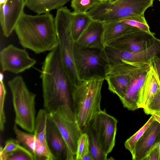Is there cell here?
Listing matches in <instances>:
<instances>
[{
  "instance_id": "33",
  "label": "cell",
  "mask_w": 160,
  "mask_h": 160,
  "mask_svg": "<svg viewBox=\"0 0 160 160\" xmlns=\"http://www.w3.org/2000/svg\"><path fill=\"white\" fill-rule=\"evenodd\" d=\"M143 111L146 114L148 115L153 113H160V89L147 108L143 109Z\"/></svg>"
},
{
  "instance_id": "6",
  "label": "cell",
  "mask_w": 160,
  "mask_h": 160,
  "mask_svg": "<svg viewBox=\"0 0 160 160\" xmlns=\"http://www.w3.org/2000/svg\"><path fill=\"white\" fill-rule=\"evenodd\" d=\"M72 12L66 7L57 9L54 22L58 44L66 72L71 87L78 85L79 79L75 65L74 49L75 42L70 28Z\"/></svg>"
},
{
  "instance_id": "37",
  "label": "cell",
  "mask_w": 160,
  "mask_h": 160,
  "mask_svg": "<svg viewBox=\"0 0 160 160\" xmlns=\"http://www.w3.org/2000/svg\"><path fill=\"white\" fill-rule=\"evenodd\" d=\"M151 115L153 117L155 120L160 124V115L156 113H152Z\"/></svg>"
},
{
  "instance_id": "2",
  "label": "cell",
  "mask_w": 160,
  "mask_h": 160,
  "mask_svg": "<svg viewBox=\"0 0 160 160\" xmlns=\"http://www.w3.org/2000/svg\"><path fill=\"white\" fill-rule=\"evenodd\" d=\"M20 44L37 54L58 45L54 18L49 13L33 15L24 12L15 30Z\"/></svg>"
},
{
  "instance_id": "30",
  "label": "cell",
  "mask_w": 160,
  "mask_h": 160,
  "mask_svg": "<svg viewBox=\"0 0 160 160\" xmlns=\"http://www.w3.org/2000/svg\"><path fill=\"white\" fill-rule=\"evenodd\" d=\"M4 76L2 72L0 73V130L2 132L4 130L6 122V118L4 107L5 97L7 93L4 82Z\"/></svg>"
},
{
  "instance_id": "7",
  "label": "cell",
  "mask_w": 160,
  "mask_h": 160,
  "mask_svg": "<svg viewBox=\"0 0 160 160\" xmlns=\"http://www.w3.org/2000/svg\"><path fill=\"white\" fill-rule=\"evenodd\" d=\"M49 113L65 142L66 160H75L78 142L83 132L71 106L67 104L60 105Z\"/></svg>"
},
{
  "instance_id": "23",
  "label": "cell",
  "mask_w": 160,
  "mask_h": 160,
  "mask_svg": "<svg viewBox=\"0 0 160 160\" xmlns=\"http://www.w3.org/2000/svg\"><path fill=\"white\" fill-rule=\"evenodd\" d=\"M92 20L86 13L72 12L70 28L71 34L75 42Z\"/></svg>"
},
{
  "instance_id": "29",
  "label": "cell",
  "mask_w": 160,
  "mask_h": 160,
  "mask_svg": "<svg viewBox=\"0 0 160 160\" xmlns=\"http://www.w3.org/2000/svg\"><path fill=\"white\" fill-rule=\"evenodd\" d=\"M90 152L88 135V133L83 132L78 142L75 160H82L83 158Z\"/></svg>"
},
{
  "instance_id": "15",
  "label": "cell",
  "mask_w": 160,
  "mask_h": 160,
  "mask_svg": "<svg viewBox=\"0 0 160 160\" xmlns=\"http://www.w3.org/2000/svg\"><path fill=\"white\" fill-rule=\"evenodd\" d=\"M155 35L153 32L137 31L124 35L108 46L126 51L138 52L147 48L153 43Z\"/></svg>"
},
{
  "instance_id": "10",
  "label": "cell",
  "mask_w": 160,
  "mask_h": 160,
  "mask_svg": "<svg viewBox=\"0 0 160 160\" xmlns=\"http://www.w3.org/2000/svg\"><path fill=\"white\" fill-rule=\"evenodd\" d=\"M91 123V129L103 152L107 156L115 145L118 120L105 110H101Z\"/></svg>"
},
{
  "instance_id": "25",
  "label": "cell",
  "mask_w": 160,
  "mask_h": 160,
  "mask_svg": "<svg viewBox=\"0 0 160 160\" xmlns=\"http://www.w3.org/2000/svg\"><path fill=\"white\" fill-rule=\"evenodd\" d=\"M155 120L154 118L152 115L142 127L125 142V147L131 153L133 160L134 159L136 147L137 142Z\"/></svg>"
},
{
  "instance_id": "26",
  "label": "cell",
  "mask_w": 160,
  "mask_h": 160,
  "mask_svg": "<svg viewBox=\"0 0 160 160\" xmlns=\"http://www.w3.org/2000/svg\"><path fill=\"white\" fill-rule=\"evenodd\" d=\"M88 134L89 140V149L94 160H106L107 156L100 148L91 128L88 129Z\"/></svg>"
},
{
  "instance_id": "24",
  "label": "cell",
  "mask_w": 160,
  "mask_h": 160,
  "mask_svg": "<svg viewBox=\"0 0 160 160\" xmlns=\"http://www.w3.org/2000/svg\"><path fill=\"white\" fill-rule=\"evenodd\" d=\"M49 113L45 109H40L36 116L33 133L39 142L48 145L46 140L47 121Z\"/></svg>"
},
{
  "instance_id": "12",
  "label": "cell",
  "mask_w": 160,
  "mask_h": 160,
  "mask_svg": "<svg viewBox=\"0 0 160 160\" xmlns=\"http://www.w3.org/2000/svg\"><path fill=\"white\" fill-rule=\"evenodd\" d=\"M150 68L148 65L134 66L124 95L120 100L123 106L128 110L134 111L139 108L141 90Z\"/></svg>"
},
{
  "instance_id": "9",
  "label": "cell",
  "mask_w": 160,
  "mask_h": 160,
  "mask_svg": "<svg viewBox=\"0 0 160 160\" xmlns=\"http://www.w3.org/2000/svg\"><path fill=\"white\" fill-rule=\"evenodd\" d=\"M102 54L106 62L110 65L126 63L137 67L145 65L150 66L151 60L154 57L160 58V39L155 38L150 47L141 51L129 52L107 46Z\"/></svg>"
},
{
  "instance_id": "39",
  "label": "cell",
  "mask_w": 160,
  "mask_h": 160,
  "mask_svg": "<svg viewBox=\"0 0 160 160\" xmlns=\"http://www.w3.org/2000/svg\"><path fill=\"white\" fill-rule=\"evenodd\" d=\"M100 2H108L109 0H98Z\"/></svg>"
},
{
  "instance_id": "35",
  "label": "cell",
  "mask_w": 160,
  "mask_h": 160,
  "mask_svg": "<svg viewBox=\"0 0 160 160\" xmlns=\"http://www.w3.org/2000/svg\"><path fill=\"white\" fill-rule=\"evenodd\" d=\"M158 145L150 152L144 160H158L159 150Z\"/></svg>"
},
{
  "instance_id": "22",
  "label": "cell",
  "mask_w": 160,
  "mask_h": 160,
  "mask_svg": "<svg viewBox=\"0 0 160 160\" xmlns=\"http://www.w3.org/2000/svg\"><path fill=\"white\" fill-rule=\"evenodd\" d=\"M70 0H24L25 6L38 14L49 13L58 9Z\"/></svg>"
},
{
  "instance_id": "5",
  "label": "cell",
  "mask_w": 160,
  "mask_h": 160,
  "mask_svg": "<svg viewBox=\"0 0 160 160\" xmlns=\"http://www.w3.org/2000/svg\"><path fill=\"white\" fill-rule=\"evenodd\" d=\"M153 0H117L100 2L86 12L92 20L104 22L118 21L144 15L146 10L153 6Z\"/></svg>"
},
{
  "instance_id": "32",
  "label": "cell",
  "mask_w": 160,
  "mask_h": 160,
  "mask_svg": "<svg viewBox=\"0 0 160 160\" xmlns=\"http://www.w3.org/2000/svg\"><path fill=\"white\" fill-rule=\"evenodd\" d=\"M20 144L19 142L17 139H10L6 140L4 148L0 147V160H4L6 155L17 149Z\"/></svg>"
},
{
  "instance_id": "21",
  "label": "cell",
  "mask_w": 160,
  "mask_h": 160,
  "mask_svg": "<svg viewBox=\"0 0 160 160\" xmlns=\"http://www.w3.org/2000/svg\"><path fill=\"white\" fill-rule=\"evenodd\" d=\"M160 89V83L150 66L141 90L139 108H146Z\"/></svg>"
},
{
  "instance_id": "34",
  "label": "cell",
  "mask_w": 160,
  "mask_h": 160,
  "mask_svg": "<svg viewBox=\"0 0 160 160\" xmlns=\"http://www.w3.org/2000/svg\"><path fill=\"white\" fill-rule=\"evenodd\" d=\"M150 66L153 68L160 83V58L154 57L151 60Z\"/></svg>"
},
{
  "instance_id": "36",
  "label": "cell",
  "mask_w": 160,
  "mask_h": 160,
  "mask_svg": "<svg viewBox=\"0 0 160 160\" xmlns=\"http://www.w3.org/2000/svg\"><path fill=\"white\" fill-rule=\"evenodd\" d=\"M82 160H94V159L90 152L83 158Z\"/></svg>"
},
{
  "instance_id": "42",
  "label": "cell",
  "mask_w": 160,
  "mask_h": 160,
  "mask_svg": "<svg viewBox=\"0 0 160 160\" xmlns=\"http://www.w3.org/2000/svg\"><path fill=\"white\" fill-rule=\"evenodd\" d=\"M160 1V0H159Z\"/></svg>"
},
{
  "instance_id": "31",
  "label": "cell",
  "mask_w": 160,
  "mask_h": 160,
  "mask_svg": "<svg viewBox=\"0 0 160 160\" xmlns=\"http://www.w3.org/2000/svg\"><path fill=\"white\" fill-rule=\"evenodd\" d=\"M120 21L145 32L149 33H152L150 31L149 27L144 15L133 17Z\"/></svg>"
},
{
  "instance_id": "17",
  "label": "cell",
  "mask_w": 160,
  "mask_h": 160,
  "mask_svg": "<svg viewBox=\"0 0 160 160\" xmlns=\"http://www.w3.org/2000/svg\"><path fill=\"white\" fill-rule=\"evenodd\" d=\"M105 22L92 20L75 44L78 46L102 50L105 48L102 37Z\"/></svg>"
},
{
  "instance_id": "8",
  "label": "cell",
  "mask_w": 160,
  "mask_h": 160,
  "mask_svg": "<svg viewBox=\"0 0 160 160\" xmlns=\"http://www.w3.org/2000/svg\"><path fill=\"white\" fill-rule=\"evenodd\" d=\"M100 51L97 49L81 48L75 43L74 62L81 81L96 77L105 79L108 64L102 56Z\"/></svg>"
},
{
  "instance_id": "20",
  "label": "cell",
  "mask_w": 160,
  "mask_h": 160,
  "mask_svg": "<svg viewBox=\"0 0 160 160\" xmlns=\"http://www.w3.org/2000/svg\"><path fill=\"white\" fill-rule=\"evenodd\" d=\"M142 30L122 21H114L104 23L102 42L105 47L124 35Z\"/></svg>"
},
{
  "instance_id": "14",
  "label": "cell",
  "mask_w": 160,
  "mask_h": 160,
  "mask_svg": "<svg viewBox=\"0 0 160 160\" xmlns=\"http://www.w3.org/2000/svg\"><path fill=\"white\" fill-rule=\"evenodd\" d=\"M24 0H4L0 2V22L4 36L8 37L24 12Z\"/></svg>"
},
{
  "instance_id": "18",
  "label": "cell",
  "mask_w": 160,
  "mask_h": 160,
  "mask_svg": "<svg viewBox=\"0 0 160 160\" xmlns=\"http://www.w3.org/2000/svg\"><path fill=\"white\" fill-rule=\"evenodd\" d=\"M46 137L48 147L56 160H66L67 149L65 142L49 113L47 121Z\"/></svg>"
},
{
  "instance_id": "27",
  "label": "cell",
  "mask_w": 160,
  "mask_h": 160,
  "mask_svg": "<svg viewBox=\"0 0 160 160\" xmlns=\"http://www.w3.org/2000/svg\"><path fill=\"white\" fill-rule=\"evenodd\" d=\"M100 2L98 0H72L71 6L74 12L86 13Z\"/></svg>"
},
{
  "instance_id": "1",
  "label": "cell",
  "mask_w": 160,
  "mask_h": 160,
  "mask_svg": "<svg viewBox=\"0 0 160 160\" xmlns=\"http://www.w3.org/2000/svg\"><path fill=\"white\" fill-rule=\"evenodd\" d=\"M41 69L44 109L51 113L60 105L71 106V85L58 44L47 55Z\"/></svg>"
},
{
  "instance_id": "4",
  "label": "cell",
  "mask_w": 160,
  "mask_h": 160,
  "mask_svg": "<svg viewBox=\"0 0 160 160\" xmlns=\"http://www.w3.org/2000/svg\"><path fill=\"white\" fill-rule=\"evenodd\" d=\"M8 84L12 95L15 123L28 132H33L36 95L29 90L21 76L14 77Z\"/></svg>"
},
{
  "instance_id": "13",
  "label": "cell",
  "mask_w": 160,
  "mask_h": 160,
  "mask_svg": "<svg viewBox=\"0 0 160 160\" xmlns=\"http://www.w3.org/2000/svg\"><path fill=\"white\" fill-rule=\"evenodd\" d=\"M134 66L126 63L107 65L105 80L107 81L108 89L116 95L120 100L124 96Z\"/></svg>"
},
{
  "instance_id": "16",
  "label": "cell",
  "mask_w": 160,
  "mask_h": 160,
  "mask_svg": "<svg viewBox=\"0 0 160 160\" xmlns=\"http://www.w3.org/2000/svg\"><path fill=\"white\" fill-rule=\"evenodd\" d=\"M13 129L17 139L23 147L33 155L35 160H54L55 157L48 145L42 144L36 140L34 133L22 131L15 123Z\"/></svg>"
},
{
  "instance_id": "40",
  "label": "cell",
  "mask_w": 160,
  "mask_h": 160,
  "mask_svg": "<svg viewBox=\"0 0 160 160\" xmlns=\"http://www.w3.org/2000/svg\"><path fill=\"white\" fill-rule=\"evenodd\" d=\"M117 0H109V2H114Z\"/></svg>"
},
{
  "instance_id": "3",
  "label": "cell",
  "mask_w": 160,
  "mask_h": 160,
  "mask_svg": "<svg viewBox=\"0 0 160 160\" xmlns=\"http://www.w3.org/2000/svg\"><path fill=\"white\" fill-rule=\"evenodd\" d=\"M105 79L94 77L71 87L72 108L82 129L89 126L102 110L101 91Z\"/></svg>"
},
{
  "instance_id": "38",
  "label": "cell",
  "mask_w": 160,
  "mask_h": 160,
  "mask_svg": "<svg viewBox=\"0 0 160 160\" xmlns=\"http://www.w3.org/2000/svg\"><path fill=\"white\" fill-rule=\"evenodd\" d=\"M158 150H159V157H158V160H160V141L159 142L158 144Z\"/></svg>"
},
{
  "instance_id": "11",
  "label": "cell",
  "mask_w": 160,
  "mask_h": 160,
  "mask_svg": "<svg viewBox=\"0 0 160 160\" xmlns=\"http://www.w3.org/2000/svg\"><path fill=\"white\" fill-rule=\"evenodd\" d=\"M0 62L3 72L18 74L32 67L37 61L29 56L25 49L10 44L1 51Z\"/></svg>"
},
{
  "instance_id": "28",
  "label": "cell",
  "mask_w": 160,
  "mask_h": 160,
  "mask_svg": "<svg viewBox=\"0 0 160 160\" xmlns=\"http://www.w3.org/2000/svg\"><path fill=\"white\" fill-rule=\"evenodd\" d=\"M4 160H35L33 154L20 145L15 150L7 154Z\"/></svg>"
},
{
  "instance_id": "19",
  "label": "cell",
  "mask_w": 160,
  "mask_h": 160,
  "mask_svg": "<svg viewBox=\"0 0 160 160\" xmlns=\"http://www.w3.org/2000/svg\"><path fill=\"white\" fill-rule=\"evenodd\" d=\"M160 141V124L155 120L137 142L134 160H144Z\"/></svg>"
},
{
  "instance_id": "41",
  "label": "cell",
  "mask_w": 160,
  "mask_h": 160,
  "mask_svg": "<svg viewBox=\"0 0 160 160\" xmlns=\"http://www.w3.org/2000/svg\"><path fill=\"white\" fill-rule=\"evenodd\" d=\"M157 113V114H158L160 115V113Z\"/></svg>"
}]
</instances>
